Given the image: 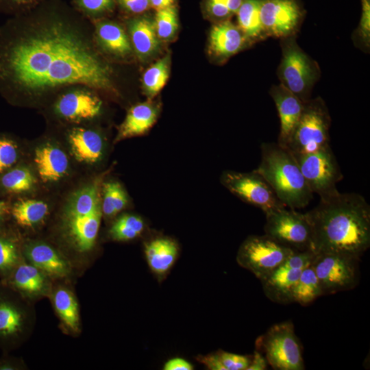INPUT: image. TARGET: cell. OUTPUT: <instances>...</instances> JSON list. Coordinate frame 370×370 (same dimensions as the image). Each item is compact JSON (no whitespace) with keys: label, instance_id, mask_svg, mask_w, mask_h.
I'll return each mask as SVG.
<instances>
[{"label":"cell","instance_id":"c3c4849f","mask_svg":"<svg viewBox=\"0 0 370 370\" xmlns=\"http://www.w3.org/2000/svg\"><path fill=\"white\" fill-rule=\"evenodd\" d=\"M175 0H149V4L156 10L174 5Z\"/></svg>","mask_w":370,"mask_h":370},{"label":"cell","instance_id":"ba28073f","mask_svg":"<svg viewBox=\"0 0 370 370\" xmlns=\"http://www.w3.org/2000/svg\"><path fill=\"white\" fill-rule=\"evenodd\" d=\"M312 193L325 199L339 193L343 174L330 145L313 153L293 155Z\"/></svg>","mask_w":370,"mask_h":370},{"label":"cell","instance_id":"ab89813d","mask_svg":"<svg viewBox=\"0 0 370 370\" xmlns=\"http://www.w3.org/2000/svg\"><path fill=\"white\" fill-rule=\"evenodd\" d=\"M225 370H247L251 356L239 355L224 351L217 352Z\"/></svg>","mask_w":370,"mask_h":370},{"label":"cell","instance_id":"ac0fdd59","mask_svg":"<svg viewBox=\"0 0 370 370\" xmlns=\"http://www.w3.org/2000/svg\"><path fill=\"white\" fill-rule=\"evenodd\" d=\"M29 263L36 266L49 278H62L69 275V262L55 249L44 243H31L25 248Z\"/></svg>","mask_w":370,"mask_h":370},{"label":"cell","instance_id":"4316f807","mask_svg":"<svg viewBox=\"0 0 370 370\" xmlns=\"http://www.w3.org/2000/svg\"><path fill=\"white\" fill-rule=\"evenodd\" d=\"M52 302L64 326L73 333L79 331V312L73 293L65 287L57 288L52 295Z\"/></svg>","mask_w":370,"mask_h":370},{"label":"cell","instance_id":"5b68a950","mask_svg":"<svg viewBox=\"0 0 370 370\" xmlns=\"http://www.w3.org/2000/svg\"><path fill=\"white\" fill-rule=\"evenodd\" d=\"M331 116L321 97L304 103L302 113L286 146L293 155L313 153L330 146Z\"/></svg>","mask_w":370,"mask_h":370},{"label":"cell","instance_id":"3957f363","mask_svg":"<svg viewBox=\"0 0 370 370\" xmlns=\"http://www.w3.org/2000/svg\"><path fill=\"white\" fill-rule=\"evenodd\" d=\"M255 171L291 209L303 208L313 198L294 156L278 143H262L261 161Z\"/></svg>","mask_w":370,"mask_h":370},{"label":"cell","instance_id":"5bb4252c","mask_svg":"<svg viewBox=\"0 0 370 370\" xmlns=\"http://www.w3.org/2000/svg\"><path fill=\"white\" fill-rule=\"evenodd\" d=\"M280 121L278 144L286 147L300 119L304 103L281 84L273 85L269 90Z\"/></svg>","mask_w":370,"mask_h":370},{"label":"cell","instance_id":"4fadbf2b","mask_svg":"<svg viewBox=\"0 0 370 370\" xmlns=\"http://www.w3.org/2000/svg\"><path fill=\"white\" fill-rule=\"evenodd\" d=\"M251 45L237 25L229 20L217 22L210 31L209 51L220 62Z\"/></svg>","mask_w":370,"mask_h":370},{"label":"cell","instance_id":"6da1fadb","mask_svg":"<svg viewBox=\"0 0 370 370\" xmlns=\"http://www.w3.org/2000/svg\"><path fill=\"white\" fill-rule=\"evenodd\" d=\"M14 30L0 39V86L28 95L73 84L114 91L112 69L77 26L56 18Z\"/></svg>","mask_w":370,"mask_h":370},{"label":"cell","instance_id":"816d5d0a","mask_svg":"<svg viewBox=\"0 0 370 370\" xmlns=\"http://www.w3.org/2000/svg\"><path fill=\"white\" fill-rule=\"evenodd\" d=\"M2 214H3V212H0V221H1V219Z\"/></svg>","mask_w":370,"mask_h":370},{"label":"cell","instance_id":"d6986e66","mask_svg":"<svg viewBox=\"0 0 370 370\" xmlns=\"http://www.w3.org/2000/svg\"><path fill=\"white\" fill-rule=\"evenodd\" d=\"M127 27L132 47L140 59H148L158 53L161 40L153 20L145 16L134 18L128 22Z\"/></svg>","mask_w":370,"mask_h":370},{"label":"cell","instance_id":"b9f144b4","mask_svg":"<svg viewBox=\"0 0 370 370\" xmlns=\"http://www.w3.org/2000/svg\"><path fill=\"white\" fill-rule=\"evenodd\" d=\"M16 145L7 139H0V173L10 167L17 160Z\"/></svg>","mask_w":370,"mask_h":370},{"label":"cell","instance_id":"e575fe53","mask_svg":"<svg viewBox=\"0 0 370 370\" xmlns=\"http://www.w3.org/2000/svg\"><path fill=\"white\" fill-rule=\"evenodd\" d=\"M1 183L6 190L20 193L30 190L34 186L35 178L27 168L16 167L4 174Z\"/></svg>","mask_w":370,"mask_h":370},{"label":"cell","instance_id":"f6af8a7d","mask_svg":"<svg viewBox=\"0 0 370 370\" xmlns=\"http://www.w3.org/2000/svg\"><path fill=\"white\" fill-rule=\"evenodd\" d=\"M198 360L211 370H225L219 360L217 353L199 356Z\"/></svg>","mask_w":370,"mask_h":370},{"label":"cell","instance_id":"bcb514c9","mask_svg":"<svg viewBox=\"0 0 370 370\" xmlns=\"http://www.w3.org/2000/svg\"><path fill=\"white\" fill-rule=\"evenodd\" d=\"M268 362L264 356L258 350H255L251 356V362L247 370H264Z\"/></svg>","mask_w":370,"mask_h":370},{"label":"cell","instance_id":"f907efd6","mask_svg":"<svg viewBox=\"0 0 370 370\" xmlns=\"http://www.w3.org/2000/svg\"><path fill=\"white\" fill-rule=\"evenodd\" d=\"M12 1L17 3H25V1L28 0H12Z\"/></svg>","mask_w":370,"mask_h":370},{"label":"cell","instance_id":"4dcf8cb0","mask_svg":"<svg viewBox=\"0 0 370 370\" xmlns=\"http://www.w3.org/2000/svg\"><path fill=\"white\" fill-rule=\"evenodd\" d=\"M171 56L167 53L149 66L143 76V88L149 97H153L162 89L169 77Z\"/></svg>","mask_w":370,"mask_h":370},{"label":"cell","instance_id":"8992f818","mask_svg":"<svg viewBox=\"0 0 370 370\" xmlns=\"http://www.w3.org/2000/svg\"><path fill=\"white\" fill-rule=\"evenodd\" d=\"M256 347L275 370L305 369L302 348L291 321L272 325L256 339Z\"/></svg>","mask_w":370,"mask_h":370},{"label":"cell","instance_id":"74e56055","mask_svg":"<svg viewBox=\"0 0 370 370\" xmlns=\"http://www.w3.org/2000/svg\"><path fill=\"white\" fill-rule=\"evenodd\" d=\"M244 0H207L206 8L209 15L217 22L229 20L236 14Z\"/></svg>","mask_w":370,"mask_h":370},{"label":"cell","instance_id":"8d00e7d4","mask_svg":"<svg viewBox=\"0 0 370 370\" xmlns=\"http://www.w3.org/2000/svg\"><path fill=\"white\" fill-rule=\"evenodd\" d=\"M356 47L365 53L370 49V0H361V16L358 25L352 35Z\"/></svg>","mask_w":370,"mask_h":370},{"label":"cell","instance_id":"7dc6e473","mask_svg":"<svg viewBox=\"0 0 370 370\" xmlns=\"http://www.w3.org/2000/svg\"><path fill=\"white\" fill-rule=\"evenodd\" d=\"M193 365L187 360L180 358H175L168 360L164 366V370H192Z\"/></svg>","mask_w":370,"mask_h":370},{"label":"cell","instance_id":"836d02e7","mask_svg":"<svg viewBox=\"0 0 370 370\" xmlns=\"http://www.w3.org/2000/svg\"><path fill=\"white\" fill-rule=\"evenodd\" d=\"M144 228L145 223L140 217L125 214L113 223L109 233L115 241H126L138 237L143 232Z\"/></svg>","mask_w":370,"mask_h":370},{"label":"cell","instance_id":"ffe728a7","mask_svg":"<svg viewBox=\"0 0 370 370\" xmlns=\"http://www.w3.org/2000/svg\"><path fill=\"white\" fill-rule=\"evenodd\" d=\"M159 106L151 102H144L133 106L119 128L116 140L145 134L156 123Z\"/></svg>","mask_w":370,"mask_h":370},{"label":"cell","instance_id":"f1b7e54d","mask_svg":"<svg viewBox=\"0 0 370 370\" xmlns=\"http://www.w3.org/2000/svg\"><path fill=\"white\" fill-rule=\"evenodd\" d=\"M99 180L84 187L71 199L64 215H86L92 212L101 205Z\"/></svg>","mask_w":370,"mask_h":370},{"label":"cell","instance_id":"9a60e30c","mask_svg":"<svg viewBox=\"0 0 370 370\" xmlns=\"http://www.w3.org/2000/svg\"><path fill=\"white\" fill-rule=\"evenodd\" d=\"M102 102L95 95L84 90L62 95L55 105L56 113L72 121L91 119L99 114Z\"/></svg>","mask_w":370,"mask_h":370},{"label":"cell","instance_id":"d590c367","mask_svg":"<svg viewBox=\"0 0 370 370\" xmlns=\"http://www.w3.org/2000/svg\"><path fill=\"white\" fill-rule=\"evenodd\" d=\"M154 25L158 38L160 40L173 39L178 30V15L177 8L171 7L157 10Z\"/></svg>","mask_w":370,"mask_h":370},{"label":"cell","instance_id":"7c38bea8","mask_svg":"<svg viewBox=\"0 0 370 370\" xmlns=\"http://www.w3.org/2000/svg\"><path fill=\"white\" fill-rule=\"evenodd\" d=\"M305 11L299 0H263L260 18L269 37L284 38L299 32Z\"/></svg>","mask_w":370,"mask_h":370},{"label":"cell","instance_id":"f546056e","mask_svg":"<svg viewBox=\"0 0 370 370\" xmlns=\"http://www.w3.org/2000/svg\"><path fill=\"white\" fill-rule=\"evenodd\" d=\"M322 295L320 283L312 267L301 270L293 290V302L308 306Z\"/></svg>","mask_w":370,"mask_h":370},{"label":"cell","instance_id":"7a4b0ae2","mask_svg":"<svg viewBox=\"0 0 370 370\" xmlns=\"http://www.w3.org/2000/svg\"><path fill=\"white\" fill-rule=\"evenodd\" d=\"M311 227L312 249L360 260L370 246V206L356 193L320 199L305 213Z\"/></svg>","mask_w":370,"mask_h":370},{"label":"cell","instance_id":"f35d334b","mask_svg":"<svg viewBox=\"0 0 370 370\" xmlns=\"http://www.w3.org/2000/svg\"><path fill=\"white\" fill-rule=\"evenodd\" d=\"M18 258V251L14 243L0 238V271H6L15 267Z\"/></svg>","mask_w":370,"mask_h":370},{"label":"cell","instance_id":"83f0119b","mask_svg":"<svg viewBox=\"0 0 370 370\" xmlns=\"http://www.w3.org/2000/svg\"><path fill=\"white\" fill-rule=\"evenodd\" d=\"M29 322L26 312L8 301H0V335L18 336L25 332Z\"/></svg>","mask_w":370,"mask_h":370},{"label":"cell","instance_id":"2e32d148","mask_svg":"<svg viewBox=\"0 0 370 370\" xmlns=\"http://www.w3.org/2000/svg\"><path fill=\"white\" fill-rule=\"evenodd\" d=\"M101 206L86 215H64V227L74 247L80 252L90 250L98 234L101 218Z\"/></svg>","mask_w":370,"mask_h":370},{"label":"cell","instance_id":"d6a6232c","mask_svg":"<svg viewBox=\"0 0 370 370\" xmlns=\"http://www.w3.org/2000/svg\"><path fill=\"white\" fill-rule=\"evenodd\" d=\"M128 197L119 182L110 181L103 184L101 212L110 218L123 210L128 204Z\"/></svg>","mask_w":370,"mask_h":370},{"label":"cell","instance_id":"44dd1931","mask_svg":"<svg viewBox=\"0 0 370 370\" xmlns=\"http://www.w3.org/2000/svg\"><path fill=\"white\" fill-rule=\"evenodd\" d=\"M34 162L44 182L59 180L66 175L69 165L64 151L51 144L43 145L35 150Z\"/></svg>","mask_w":370,"mask_h":370},{"label":"cell","instance_id":"484cf974","mask_svg":"<svg viewBox=\"0 0 370 370\" xmlns=\"http://www.w3.org/2000/svg\"><path fill=\"white\" fill-rule=\"evenodd\" d=\"M96 33L99 43L110 53L124 57L132 53L129 38L119 25L112 22L99 23Z\"/></svg>","mask_w":370,"mask_h":370},{"label":"cell","instance_id":"cb8c5ba5","mask_svg":"<svg viewBox=\"0 0 370 370\" xmlns=\"http://www.w3.org/2000/svg\"><path fill=\"white\" fill-rule=\"evenodd\" d=\"M145 254L151 269L158 275H163L175 262L178 247L171 238H157L145 244Z\"/></svg>","mask_w":370,"mask_h":370},{"label":"cell","instance_id":"7bdbcfd3","mask_svg":"<svg viewBox=\"0 0 370 370\" xmlns=\"http://www.w3.org/2000/svg\"><path fill=\"white\" fill-rule=\"evenodd\" d=\"M79 6L90 13H99L112 8L113 0H78Z\"/></svg>","mask_w":370,"mask_h":370},{"label":"cell","instance_id":"8fae6325","mask_svg":"<svg viewBox=\"0 0 370 370\" xmlns=\"http://www.w3.org/2000/svg\"><path fill=\"white\" fill-rule=\"evenodd\" d=\"M220 180L230 192L264 214L286 207L266 180L255 170L249 173L225 171Z\"/></svg>","mask_w":370,"mask_h":370},{"label":"cell","instance_id":"9c48e42d","mask_svg":"<svg viewBox=\"0 0 370 370\" xmlns=\"http://www.w3.org/2000/svg\"><path fill=\"white\" fill-rule=\"evenodd\" d=\"M265 215V234L295 251L313 250L312 230L305 214L284 207Z\"/></svg>","mask_w":370,"mask_h":370},{"label":"cell","instance_id":"7402d4cb","mask_svg":"<svg viewBox=\"0 0 370 370\" xmlns=\"http://www.w3.org/2000/svg\"><path fill=\"white\" fill-rule=\"evenodd\" d=\"M69 142L75 158L86 163L97 162L103 156L104 142L97 132L82 127L73 128L69 134Z\"/></svg>","mask_w":370,"mask_h":370},{"label":"cell","instance_id":"603a6c76","mask_svg":"<svg viewBox=\"0 0 370 370\" xmlns=\"http://www.w3.org/2000/svg\"><path fill=\"white\" fill-rule=\"evenodd\" d=\"M49 277L31 263L21 264L12 277L14 286L29 298L45 296L50 291Z\"/></svg>","mask_w":370,"mask_h":370},{"label":"cell","instance_id":"ee69618b","mask_svg":"<svg viewBox=\"0 0 370 370\" xmlns=\"http://www.w3.org/2000/svg\"><path fill=\"white\" fill-rule=\"evenodd\" d=\"M120 5L127 11L141 13L150 6L149 0H118Z\"/></svg>","mask_w":370,"mask_h":370},{"label":"cell","instance_id":"277c9868","mask_svg":"<svg viewBox=\"0 0 370 370\" xmlns=\"http://www.w3.org/2000/svg\"><path fill=\"white\" fill-rule=\"evenodd\" d=\"M280 40L282 58L277 75L282 85L306 103L320 79L319 65L299 47L297 35Z\"/></svg>","mask_w":370,"mask_h":370},{"label":"cell","instance_id":"1f68e13d","mask_svg":"<svg viewBox=\"0 0 370 370\" xmlns=\"http://www.w3.org/2000/svg\"><path fill=\"white\" fill-rule=\"evenodd\" d=\"M49 212L48 205L41 200H21L14 204L12 215L18 224L33 227L42 222Z\"/></svg>","mask_w":370,"mask_h":370},{"label":"cell","instance_id":"52a82bcc","mask_svg":"<svg viewBox=\"0 0 370 370\" xmlns=\"http://www.w3.org/2000/svg\"><path fill=\"white\" fill-rule=\"evenodd\" d=\"M295 251L267 234L253 235L241 245L236 260L241 267L261 280L282 264Z\"/></svg>","mask_w":370,"mask_h":370},{"label":"cell","instance_id":"d4e9b609","mask_svg":"<svg viewBox=\"0 0 370 370\" xmlns=\"http://www.w3.org/2000/svg\"><path fill=\"white\" fill-rule=\"evenodd\" d=\"M263 0H244L237 12V26L253 45L269 38L261 21Z\"/></svg>","mask_w":370,"mask_h":370},{"label":"cell","instance_id":"e0dca14e","mask_svg":"<svg viewBox=\"0 0 370 370\" xmlns=\"http://www.w3.org/2000/svg\"><path fill=\"white\" fill-rule=\"evenodd\" d=\"M301 270L283 264L260 280L264 293L271 301L287 304L293 303V293Z\"/></svg>","mask_w":370,"mask_h":370},{"label":"cell","instance_id":"681fc988","mask_svg":"<svg viewBox=\"0 0 370 370\" xmlns=\"http://www.w3.org/2000/svg\"><path fill=\"white\" fill-rule=\"evenodd\" d=\"M6 210V206L4 202L0 201V212H4Z\"/></svg>","mask_w":370,"mask_h":370},{"label":"cell","instance_id":"30bf717a","mask_svg":"<svg viewBox=\"0 0 370 370\" xmlns=\"http://www.w3.org/2000/svg\"><path fill=\"white\" fill-rule=\"evenodd\" d=\"M358 260L339 254H317L311 267L323 295L355 288L359 281Z\"/></svg>","mask_w":370,"mask_h":370},{"label":"cell","instance_id":"60d3db41","mask_svg":"<svg viewBox=\"0 0 370 370\" xmlns=\"http://www.w3.org/2000/svg\"><path fill=\"white\" fill-rule=\"evenodd\" d=\"M316 254L312 249L295 251L282 264L290 269L303 270L311 266Z\"/></svg>","mask_w":370,"mask_h":370}]
</instances>
